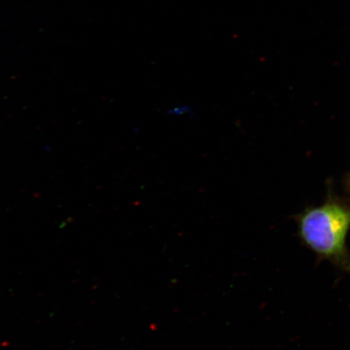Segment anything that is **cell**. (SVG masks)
<instances>
[{"mask_svg": "<svg viewBox=\"0 0 350 350\" xmlns=\"http://www.w3.org/2000/svg\"><path fill=\"white\" fill-rule=\"evenodd\" d=\"M299 237L319 260L350 275V199L328 192L325 202L306 208L295 217Z\"/></svg>", "mask_w": 350, "mask_h": 350, "instance_id": "cell-1", "label": "cell"}, {"mask_svg": "<svg viewBox=\"0 0 350 350\" xmlns=\"http://www.w3.org/2000/svg\"><path fill=\"white\" fill-rule=\"evenodd\" d=\"M349 189H350V177L349 178Z\"/></svg>", "mask_w": 350, "mask_h": 350, "instance_id": "cell-2", "label": "cell"}]
</instances>
